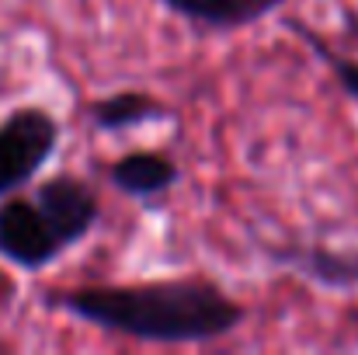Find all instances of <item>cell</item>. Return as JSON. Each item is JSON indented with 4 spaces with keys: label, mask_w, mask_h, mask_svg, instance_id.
<instances>
[{
    "label": "cell",
    "mask_w": 358,
    "mask_h": 355,
    "mask_svg": "<svg viewBox=\"0 0 358 355\" xmlns=\"http://www.w3.org/2000/svg\"><path fill=\"white\" fill-rule=\"evenodd\" d=\"M42 303L80 324L143 345H213L247 321V307L202 272L66 286L42 293Z\"/></svg>",
    "instance_id": "1"
},
{
    "label": "cell",
    "mask_w": 358,
    "mask_h": 355,
    "mask_svg": "<svg viewBox=\"0 0 358 355\" xmlns=\"http://www.w3.org/2000/svg\"><path fill=\"white\" fill-rule=\"evenodd\" d=\"M63 143V125L42 105H17L0 118V199L31 188Z\"/></svg>",
    "instance_id": "2"
},
{
    "label": "cell",
    "mask_w": 358,
    "mask_h": 355,
    "mask_svg": "<svg viewBox=\"0 0 358 355\" xmlns=\"http://www.w3.org/2000/svg\"><path fill=\"white\" fill-rule=\"evenodd\" d=\"M63 254L66 244L31 195L17 192L0 199V261L17 272H42Z\"/></svg>",
    "instance_id": "3"
},
{
    "label": "cell",
    "mask_w": 358,
    "mask_h": 355,
    "mask_svg": "<svg viewBox=\"0 0 358 355\" xmlns=\"http://www.w3.org/2000/svg\"><path fill=\"white\" fill-rule=\"evenodd\" d=\"M31 199L49 216V223L56 227V234L66 244V251L77 247L87 234H94V227L101 223V213H105L98 185L73 174V171L38 178Z\"/></svg>",
    "instance_id": "4"
},
{
    "label": "cell",
    "mask_w": 358,
    "mask_h": 355,
    "mask_svg": "<svg viewBox=\"0 0 358 355\" xmlns=\"http://www.w3.org/2000/svg\"><path fill=\"white\" fill-rule=\"evenodd\" d=\"M108 185L125 195V199H136V202H153V199H164L171 195L178 185H181V164L164 153V150H150V146H139V150H125L119 153L108 167Z\"/></svg>",
    "instance_id": "5"
},
{
    "label": "cell",
    "mask_w": 358,
    "mask_h": 355,
    "mask_svg": "<svg viewBox=\"0 0 358 355\" xmlns=\"http://www.w3.org/2000/svg\"><path fill=\"white\" fill-rule=\"evenodd\" d=\"M160 4L181 21H188L192 28L223 35L264 21L289 0H160Z\"/></svg>",
    "instance_id": "6"
},
{
    "label": "cell",
    "mask_w": 358,
    "mask_h": 355,
    "mask_svg": "<svg viewBox=\"0 0 358 355\" xmlns=\"http://www.w3.org/2000/svg\"><path fill=\"white\" fill-rule=\"evenodd\" d=\"M84 118H87L98 132H125V129L167 122V118H174V109H171L167 102H160L157 95H150V91L125 88V91L101 95V98L87 102V105H84Z\"/></svg>",
    "instance_id": "7"
},
{
    "label": "cell",
    "mask_w": 358,
    "mask_h": 355,
    "mask_svg": "<svg viewBox=\"0 0 358 355\" xmlns=\"http://www.w3.org/2000/svg\"><path fill=\"white\" fill-rule=\"evenodd\" d=\"M275 261L292 268L296 275L324 286V289H358V251H334V247H320V244H303V247L275 251Z\"/></svg>",
    "instance_id": "8"
},
{
    "label": "cell",
    "mask_w": 358,
    "mask_h": 355,
    "mask_svg": "<svg viewBox=\"0 0 358 355\" xmlns=\"http://www.w3.org/2000/svg\"><path fill=\"white\" fill-rule=\"evenodd\" d=\"M289 28L327 63V70H331V77H334V84L341 88V95L345 98H352V102H358V60H352V56H341V53H334V46L331 42H324L313 28H306L303 21H289Z\"/></svg>",
    "instance_id": "9"
}]
</instances>
